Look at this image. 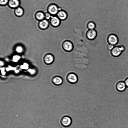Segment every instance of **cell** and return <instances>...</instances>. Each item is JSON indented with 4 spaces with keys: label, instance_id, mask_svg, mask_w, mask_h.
Segmentation results:
<instances>
[{
    "label": "cell",
    "instance_id": "cell-1",
    "mask_svg": "<svg viewBox=\"0 0 128 128\" xmlns=\"http://www.w3.org/2000/svg\"><path fill=\"white\" fill-rule=\"evenodd\" d=\"M125 48L124 46L122 45L115 46L111 50V54L113 56L118 57L122 54Z\"/></svg>",
    "mask_w": 128,
    "mask_h": 128
},
{
    "label": "cell",
    "instance_id": "cell-2",
    "mask_svg": "<svg viewBox=\"0 0 128 128\" xmlns=\"http://www.w3.org/2000/svg\"><path fill=\"white\" fill-rule=\"evenodd\" d=\"M60 122L62 126L67 128L71 125L72 122V120L70 116L66 115L62 117L60 120Z\"/></svg>",
    "mask_w": 128,
    "mask_h": 128
},
{
    "label": "cell",
    "instance_id": "cell-3",
    "mask_svg": "<svg viewBox=\"0 0 128 128\" xmlns=\"http://www.w3.org/2000/svg\"><path fill=\"white\" fill-rule=\"evenodd\" d=\"M47 10V12L52 16H54L57 14L58 12L61 10L56 4H52L48 6Z\"/></svg>",
    "mask_w": 128,
    "mask_h": 128
},
{
    "label": "cell",
    "instance_id": "cell-4",
    "mask_svg": "<svg viewBox=\"0 0 128 128\" xmlns=\"http://www.w3.org/2000/svg\"><path fill=\"white\" fill-rule=\"evenodd\" d=\"M66 79L68 83L71 84H74L77 82L78 78L76 74L73 73H70L67 75Z\"/></svg>",
    "mask_w": 128,
    "mask_h": 128
},
{
    "label": "cell",
    "instance_id": "cell-5",
    "mask_svg": "<svg viewBox=\"0 0 128 128\" xmlns=\"http://www.w3.org/2000/svg\"><path fill=\"white\" fill-rule=\"evenodd\" d=\"M107 40L109 43L114 45L116 44L118 42V38L116 34H112L108 36Z\"/></svg>",
    "mask_w": 128,
    "mask_h": 128
},
{
    "label": "cell",
    "instance_id": "cell-6",
    "mask_svg": "<svg viewBox=\"0 0 128 128\" xmlns=\"http://www.w3.org/2000/svg\"><path fill=\"white\" fill-rule=\"evenodd\" d=\"M49 20L51 25L54 27L58 26L60 23V20L57 16H52Z\"/></svg>",
    "mask_w": 128,
    "mask_h": 128
},
{
    "label": "cell",
    "instance_id": "cell-7",
    "mask_svg": "<svg viewBox=\"0 0 128 128\" xmlns=\"http://www.w3.org/2000/svg\"><path fill=\"white\" fill-rule=\"evenodd\" d=\"M8 4L10 8L14 9L20 6V0H9Z\"/></svg>",
    "mask_w": 128,
    "mask_h": 128
},
{
    "label": "cell",
    "instance_id": "cell-8",
    "mask_svg": "<svg viewBox=\"0 0 128 128\" xmlns=\"http://www.w3.org/2000/svg\"><path fill=\"white\" fill-rule=\"evenodd\" d=\"M126 86L124 82L120 81L117 83L116 85V88L118 91L122 92L126 89Z\"/></svg>",
    "mask_w": 128,
    "mask_h": 128
},
{
    "label": "cell",
    "instance_id": "cell-9",
    "mask_svg": "<svg viewBox=\"0 0 128 128\" xmlns=\"http://www.w3.org/2000/svg\"><path fill=\"white\" fill-rule=\"evenodd\" d=\"M48 20L44 19L39 21L38 26L39 28L42 29H45L47 28L49 24Z\"/></svg>",
    "mask_w": 128,
    "mask_h": 128
},
{
    "label": "cell",
    "instance_id": "cell-10",
    "mask_svg": "<svg viewBox=\"0 0 128 128\" xmlns=\"http://www.w3.org/2000/svg\"><path fill=\"white\" fill-rule=\"evenodd\" d=\"M57 16L60 20H64L67 18L68 15L67 12L65 11L60 10L58 12Z\"/></svg>",
    "mask_w": 128,
    "mask_h": 128
},
{
    "label": "cell",
    "instance_id": "cell-11",
    "mask_svg": "<svg viewBox=\"0 0 128 128\" xmlns=\"http://www.w3.org/2000/svg\"><path fill=\"white\" fill-rule=\"evenodd\" d=\"M24 12V9L20 6L14 9V13L15 15L17 17H20L22 16Z\"/></svg>",
    "mask_w": 128,
    "mask_h": 128
},
{
    "label": "cell",
    "instance_id": "cell-12",
    "mask_svg": "<svg viewBox=\"0 0 128 128\" xmlns=\"http://www.w3.org/2000/svg\"><path fill=\"white\" fill-rule=\"evenodd\" d=\"M35 19L39 21L45 19V13L39 11L36 12L34 14Z\"/></svg>",
    "mask_w": 128,
    "mask_h": 128
},
{
    "label": "cell",
    "instance_id": "cell-13",
    "mask_svg": "<svg viewBox=\"0 0 128 128\" xmlns=\"http://www.w3.org/2000/svg\"><path fill=\"white\" fill-rule=\"evenodd\" d=\"M52 82L54 85L59 86L62 84L63 80L61 77L59 76H56L52 78Z\"/></svg>",
    "mask_w": 128,
    "mask_h": 128
},
{
    "label": "cell",
    "instance_id": "cell-14",
    "mask_svg": "<svg viewBox=\"0 0 128 128\" xmlns=\"http://www.w3.org/2000/svg\"><path fill=\"white\" fill-rule=\"evenodd\" d=\"M96 31L94 30H90L87 33V36L89 39H93L96 37Z\"/></svg>",
    "mask_w": 128,
    "mask_h": 128
},
{
    "label": "cell",
    "instance_id": "cell-15",
    "mask_svg": "<svg viewBox=\"0 0 128 128\" xmlns=\"http://www.w3.org/2000/svg\"><path fill=\"white\" fill-rule=\"evenodd\" d=\"M63 46L64 49L68 51L71 50L73 47L72 43L68 41L65 42Z\"/></svg>",
    "mask_w": 128,
    "mask_h": 128
},
{
    "label": "cell",
    "instance_id": "cell-16",
    "mask_svg": "<svg viewBox=\"0 0 128 128\" xmlns=\"http://www.w3.org/2000/svg\"><path fill=\"white\" fill-rule=\"evenodd\" d=\"M54 60L53 56L50 54L46 55L45 57V60L46 62L48 64L52 62Z\"/></svg>",
    "mask_w": 128,
    "mask_h": 128
},
{
    "label": "cell",
    "instance_id": "cell-17",
    "mask_svg": "<svg viewBox=\"0 0 128 128\" xmlns=\"http://www.w3.org/2000/svg\"><path fill=\"white\" fill-rule=\"evenodd\" d=\"M87 26L90 30H94L95 28L96 24L94 22H91L88 23Z\"/></svg>",
    "mask_w": 128,
    "mask_h": 128
},
{
    "label": "cell",
    "instance_id": "cell-18",
    "mask_svg": "<svg viewBox=\"0 0 128 128\" xmlns=\"http://www.w3.org/2000/svg\"><path fill=\"white\" fill-rule=\"evenodd\" d=\"M52 16L48 12L45 13V19L49 20L51 18Z\"/></svg>",
    "mask_w": 128,
    "mask_h": 128
},
{
    "label": "cell",
    "instance_id": "cell-19",
    "mask_svg": "<svg viewBox=\"0 0 128 128\" xmlns=\"http://www.w3.org/2000/svg\"><path fill=\"white\" fill-rule=\"evenodd\" d=\"M9 0H0V4L1 6H4L8 4Z\"/></svg>",
    "mask_w": 128,
    "mask_h": 128
},
{
    "label": "cell",
    "instance_id": "cell-20",
    "mask_svg": "<svg viewBox=\"0 0 128 128\" xmlns=\"http://www.w3.org/2000/svg\"><path fill=\"white\" fill-rule=\"evenodd\" d=\"M114 47V45L109 43L106 46V48L109 50H112Z\"/></svg>",
    "mask_w": 128,
    "mask_h": 128
},
{
    "label": "cell",
    "instance_id": "cell-21",
    "mask_svg": "<svg viewBox=\"0 0 128 128\" xmlns=\"http://www.w3.org/2000/svg\"><path fill=\"white\" fill-rule=\"evenodd\" d=\"M22 48L20 46L17 47L16 48V50L18 52H21L22 51Z\"/></svg>",
    "mask_w": 128,
    "mask_h": 128
},
{
    "label": "cell",
    "instance_id": "cell-22",
    "mask_svg": "<svg viewBox=\"0 0 128 128\" xmlns=\"http://www.w3.org/2000/svg\"><path fill=\"white\" fill-rule=\"evenodd\" d=\"M126 87L128 88V77L126 78L124 82Z\"/></svg>",
    "mask_w": 128,
    "mask_h": 128
}]
</instances>
